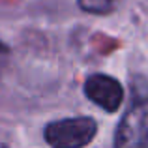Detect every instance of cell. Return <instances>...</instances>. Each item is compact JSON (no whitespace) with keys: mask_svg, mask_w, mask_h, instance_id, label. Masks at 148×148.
Masks as SVG:
<instances>
[{"mask_svg":"<svg viewBox=\"0 0 148 148\" xmlns=\"http://www.w3.org/2000/svg\"><path fill=\"white\" fill-rule=\"evenodd\" d=\"M112 148H148V83L135 79L133 98L120 118Z\"/></svg>","mask_w":148,"mask_h":148,"instance_id":"obj_1","label":"cell"},{"mask_svg":"<svg viewBox=\"0 0 148 148\" xmlns=\"http://www.w3.org/2000/svg\"><path fill=\"white\" fill-rule=\"evenodd\" d=\"M98 122L90 116L60 118L45 126L43 139L51 148H84L94 141Z\"/></svg>","mask_w":148,"mask_h":148,"instance_id":"obj_2","label":"cell"},{"mask_svg":"<svg viewBox=\"0 0 148 148\" xmlns=\"http://www.w3.org/2000/svg\"><path fill=\"white\" fill-rule=\"evenodd\" d=\"M84 96L107 112H116L124 101V88L114 77L94 73L84 81Z\"/></svg>","mask_w":148,"mask_h":148,"instance_id":"obj_3","label":"cell"},{"mask_svg":"<svg viewBox=\"0 0 148 148\" xmlns=\"http://www.w3.org/2000/svg\"><path fill=\"white\" fill-rule=\"evenodd\" d=\"M120 0H79V8L86 13L105 15L116 10Z\"/></svg>","mask_w":148,"mask_h":148,"instance_id":"obj_4","label":"cell"},{"mask_svg":"<svg viewBox=\"0 0 148 148\" xmlns=\"http://www.w3.org/2000/svg\"><path fill=\"white\" fill-rule=\"evenodd\" d=\"M0 51H6V45L4 43H0Z\"/></svg>","mask_w":148,"mask_h":148,"instance_id":"obj_5","label":"cell"}]
</instances>
